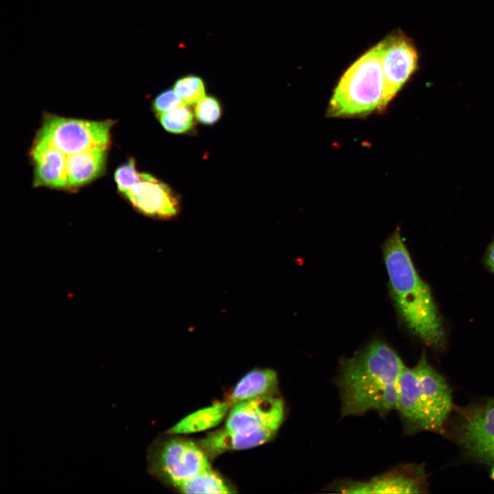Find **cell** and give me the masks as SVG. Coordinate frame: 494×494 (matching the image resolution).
Masks as SVG:
<instances>
[{
	"mask_svg": "<svg viewBox=\"0 0 494 494\" xmlns=\"http://www.w3.org/2000/svg\"><path fill=\"white\" fill-rule=\"evenodd\" d=\"M405 366L390 346L371 342L342 364L338 385L342 416L397 410L399 379Z\"/></svg>",
	"mask_w": 494,
	"mask_h": 494,
	"instance_id": "6da1fadb",
	"label": "cell"
},
{
	"mask_svg": "<svg viewBox=\"0 0 494 494\" xmlns=\"http://www.w3.org/2000/svg\"><path fill=\"white\" fill-rule=\"evenodd\" d=\"M383 254L390 296L401 318L426 344L441 346L445 331L440 315L430 287L416 270L399 229L386 240Z\"/></svg>",
	"mask_w": 494,
	"mask_h": 494,
	"instance_id": "7a4b0ae2",
	"label": "cell"
},
{
	"mask_svg": "<svg viewBox=\"0 0 494 494\" xmlns=\"http://www.w3.org/2000/svg\"><path fill=\"white\" fill-rule=\"evenodd\" d=\"M284 414L283 400L272 395L237 403L229 412L225 428L204 438V447L214 456L227 450L262 445L277 433Z\"/></svg>",
	"mask_w": 494,
	"mask_h": 494,
	"instance_id": "3957f363",
	"label": "cell"
},
{
	"mask_svg": "<svg viewBox=\"0 0 494 494\" xmlns=\"http://www.w3.org/2000/svg\"><path fill=\"white\" fill-rule=\"evenodd\" d=\"M384 92L379 43L343 74L329 102V117L366 115L379 109Z\"/></svg>",
	"mask_w": 494,
	"mask_h": 494,
	"instance_id": "277c9868",
	"label": "cell"
},
{
	"mask_svg": "<svg viewBox=\"0 0 494 494\" xmlns=\"http://www.w3.org/2000/svg\"><path fill=\"white\" fill-rule=\"evenodd\" d=\"M114 124L112 120H86L47 114L36 137L69 156L91 149H108Z\"/></svg>",
	"mask_w": 494,
	"mask_h": 494,
	"instance_id": "5b68a950",
	"label": "cell"
},
{
	"mask_svg": "<svg viewBox=\"0 0 494 494\" xmlns=\"http://www.w3.org/2000/svg\"><path fill=\"white\" fill-rule=\"evenodd\" d=\"M150 471L176 487L211 468L202 449L193 442L174 438L156 444L148 456Z\"/></svg>",
	"mask_w": 494,
	"mask_h": 494,
	"instance_id": "8992f818",
	"label": "cell"
},
{
	"mask_svg": "<svg viewBox=\"0 0 494 494\" xmlns=\"http://www.w3.org/2000/svg\"><path fill=\"white\" fill-rule=\"evenodd\" d=\"M379 45L384 77V92L378 109L381 111L416 71L418 54L412 41L401 34L390 36Z\"/></svg>",
	"mask_w": 494,
	"mask_h": 494,
	"instance_id": "52a82bcc",
	"label": "cell"
},
{
	"mask_svg": "<svg viewBox=\"0 0 494 494\" xmlns=\"http://www.w3.org/2000/svg\"><path fill=\"white\" fill-rule=\"evenodd\" d=\"M457 433L458 441L467 454L494 465V399L469 410Z\"/></svg>",
	"mask_w": 494,
	"mask_h": 494,
	"instance_id": "ba28073f",
	"label": "cell"
},
{
	"mask_svg": "<svg viewBox=\"0 0 494 494\" xmlns=\"http://www.w3.org/2000/svg\"><path fill=\"white\" fill-rule=\"evenodd\" d=\"M414 367L427 430H439L451 408V390L444 377L429 364L424 353Z\"/></svg>",
	"mask_w": 494,
	"mask_h": 494,
	"instance_id": "9c48e42d",
	"label": "cell"
},
{
	"mask_svg": "<svg viewBox=\"0 0 494 494\" xmlns=\"http://www.w3.org/2000/svg\"><path fill=\"white\" fill-rule=\"evenodd\" d=\"M139 212L150 217L168 219L179 211V202L175 193L166 184L146 173L123 195Z\"/></svg>",
	"mask_w": 494,
	"mask_h": 494,
	"instance_id": "30bf717a",
	"label": "cell"
},
{
	"mask_svg": "<svg viewBox=\"0 0 494 494\" xmlns=\"http://www.w3.org/2000/svg\"><path fill=\"white\" fill-rule=\"evenodd\" d=\"M338 489L346 493H419L425 489L423 472L415 467H405L367 482H350Z\"/></svg>",
	"mask_w": 494,
	"mask_h": 494,
	"instance_id": "8fae6325",
	"label": "cell"
},
{
	"mask_svg": "<svg viewBox=\"0 0 494 494\" xmlns=\"http://www.w3.org/2000/svg\"><path fill=\"white\" fill-rule=\"evenodd\" d=\"M30 156L33 165L34 187L67 189L66 155L36 137Z\"/></svg>",
	"mask_w": 494,
	"mask_h": 494,
	"instance_id": "7c38bea8",
	"label": "cell"
},
{
	"mask_svg": "<svg viewBox=\"0 0 494 494\" xmlns=\"http://www.w3.org/2000/svg\"><path fill=\"white\" fill-rule=\"evenodd\" d=\"M410 430H427L415 367L404 366L399 379L397 408Z\"/></svg>",
	"mask_w": 494,
	"mask_h": 494,
	"instance_id": "4fadbf2b",
	"label": "cell"
},
{
	"mask_svg": "<svg viewBox=\"0 0 494 494\" xmlns=\"http://www.w3.org/2000/svg\"><path fill=\"white\" fill-rule=\"evenodd\" d=\"M107 148H95L67 156V190L75 191L102 176L106 166Z\"/></svg>",
	"mask_w": 494,
	"mask_h": 494,
	"instance_id": "5bb4252c",
	"label": "cell"
},
{
	"mask_svg": "<svg viewBox=\"0 0 494 494\" xmlns=\"http://www.w3.org/2000/svg\"><path fill=\"white\" fill-rule=\"evenodd\" d=\"M277 375L270 368L252 370L235 387L229 401L231 403L271 395L277 386Z\"/></svg>",
	"mask_w": 494,
	"mask_h": 494,
	"instance_id": "9a60e30c",
	"label": "cell"
},
{
	"mask_svg": "<svg viewBox=\"0 0 494 494\" xmlns=\"http://www.w3.org/2000/svg\"><path fill=\"white\" fill-rule=\"evenodd\" d=\"M231 405L230 401L222 402L198 410L183 419L167 433L189 434L215 427L223 420Z\"/></svg>",
	"mask_w": 494,
	"mask_h": 494,
	"instance_id": "2e32d148",
	"label": "cell"
},
{
	"mask_svg": "<svg viewBox=\"0 0 494 494\" xmlns=\"http://www.w3.org/2000/svg\"><path fill=\"white\" fill-rule=\"evenodd\" d=\"M184 493H230L232 491L211 468L178 484Z\"/></svg>",
	"mask_w": 494,
	"mask_h": 494,
	"instance_id": "e0dca14e",
	"label": "cell"
},
{
	"mask_svg": "<svg viewBox=\"0 0 494 494\" xmlns=\"http://www.w3.org/2000/svg\"><path fill=\"white\" fill-rule=\"evenodd\" d=\"M158 115L161 126L172 133H186L194 126L193 115L186 106Z\"/></svg>",
	"mask_w": 494,
	"mask_h": 494,
	"instance_id": "ac0fdd59",
	"label": "cell"
},
{
	"mask_svg": "<svg viewBox=\"0 0 494 494\" xmlns=\"http://www.w3.org/2000/svg\"><path fill=\"white\" fill-rule=\"evenodd\" d=\"M174 90L188 105L198 103L205 97L204 82L196 75H187L178 79L174 83Z\"/></svg>",
	"mask_w": 494,
	"mask_h": 494,
	"instance_id": "d6986e66",
	"label": "cell"
},
{
	"mask_svg": "<svg viewBox=\"0 0 494 494\" xmlns=\"http://www.w3.org/2000/svg\"><path fill=\"white\" fill-rule=\"evenodd\" d=\"M140 174L136 168L135 161L130 158L118 167L114 174L115 181L119 193L123 196L140 179Z\"/></svg>",
	"mask_w": 494,
	"mask_h": 494,
	"instance_id": "ffe728a7",
	"label": "cell"
},
{
	"mask_svg": "<svg viewBox=\"0 0 494 494\" xmlns=\"http://www.w3.org/2000/svg\"><path fill=\"white\" fill-rule=\"evenodd\" d=\"M196 104L195 114L200 123L211 125L220 119L221 106L218 100L214 97H204Z\"/></svg>",
	"mask_w": 494,
	"mask_h": 494,
	"instance_id": "44dd1931",
	"label": "cell"
},
{
	"mask_svg": "<svg viewBox=\"0 0 494 494\" xmlns=\"http://www.w3.org/2000/svg\"><path fill=\"white\" fill-rule=\"evenodd\" d=\"M184 101L173 89H167L159 93L153 102V108L158 115L186 106Z\"/></svg>",
	"mask_w": 494,
	"mask_h": 494,
	"instance_id": "7402d4cb",
	"label": "cell"
},
{
	"mask_svg": "<svg viewBox=\"0 0 494 494\" xmlns=\"http://www.w3.org/2000/svg\"><path fill=\"white\" fill-rule=\"evenodd\" d=\"M484 263L488 268L494 274V238L486 252Z\"/></svg>",
	"mask_w": 494,
	"mask_h": 494,
	"instance_id": "603a6c76",
	"label": "cell"
},
{
	"mask_svg": "<svg viewBox=\"0 0 494 494\" xmlns=\"http://www.w3.org/2000/svg\"><path fill=\"white\" fill-rule=\"evenodd\" d=\"M492 475H493V478H494V468H493V469Z\"/></svg>",
	"mask_w": 494,
	"mask_h": 494,
	"instance_id": "cb8c5ba5",
	"label": "cell"
}]
</instances>
